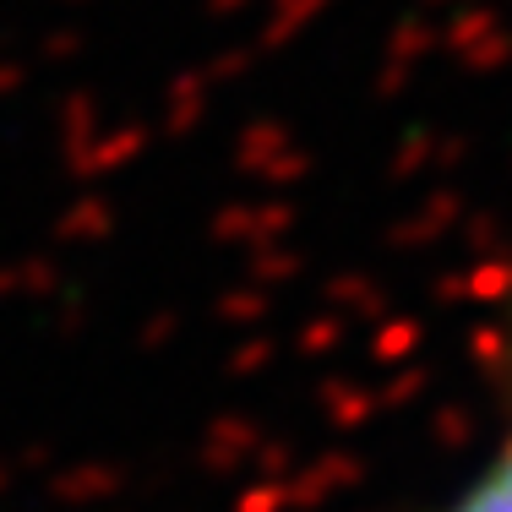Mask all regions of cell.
I'll return each instance as SVG.
<instances>
[{
	"mask_svg": "<svg viewBox=\"0 0 512 512\" xmlns=\"http://www.w3.org/2000/svg\"><path fill=\"white\" fill-rule=\"evenodd\" d=\"M453 512H512V436L485 458V469L469 480V491L453 502Z\"/></svg>",
	"mask_w": 512,
	"mask_h": 512,
	"instance_id": "obj_1",
	"label": "cell"
}]
</instances>
